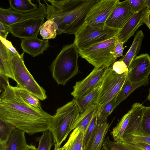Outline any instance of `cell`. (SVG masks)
<instances>
[{
    "instance_id": "6da1fadb",
    "label": "cell",
    "mask_w": 150,
    "mask_h": 150,
    "mask_svg": "<svg viewBox=\"0 0 150 150\" xmlns=\"http://www.w3.org/2000/svg\"><path fill=\"white\" fill-rule=\"evenodd\" d=\"M52 116L26 103L10 84L0 95V119L30 135L49 130Z\"/></svg>"
},
{
    "instance_id": "7a4b0ae2",
    "label": "cell",
    "mask_w": 150,
    "mask_h": 150,
    "mask_svg": "<svg viewBox=\"0 0 150 150\" xmlns=\"http://www.w3.org/2000/svg\"><path fill=\"white\" fill-rule=\"evenodd\" d=\"M99 0H44L47 19L57 25V35L75 34L85 23L87 16Z\"/></svg>"
},
{
    "instance_id": "3957f363",
    "label": "cell",
    "mask_w": 150,
    "mask_h": 150,
    "mask_svg": "<svg viewBox=\"0 0 150 150\" xmlns=\"http://www.w3.org/2000/svg\"><path fill=\"white\" fill-rule=\"evenodd\" d=\"M79 50L73 43L64 46L52 62L50 69L58 85H65L79 71Z\"/></svg>"
},
{
    "instance_id": "277c9868",
    "label": "cell",
    "mask_w": 150,
    "mask_h": 150,
    "mask_svg": "<svg viewBox=\"0 0 150 150\" xmlns=\"http://www.w3.org/2000/svg\"><path fill=\"white\" fill-rule=\"evenodd\" d=\"M80 115L79 108L73 99L59 108L52 116L49 130L53 143L57 147H60L72 130V127Z\"/></svg>"
},
{
    "instance_id": "5b68a950",
    "label": "cell",
    "mask_w": 150,
    "mask_h": 150,
    "mask_svg": "<svg viewBox=\"0 0 150 150\" xmlns=\"http://www.w3.org/2000/svg\"><path fill=\"white\" fill-rule=\"evenodd\" d=\"M8 49L13 80L16 82L17 85L39 100H44L46 99L47 98L46 91L36 81L24 64V52L20 54L15 48L11 50Z\"/></svg>"
},
{
    "instance_id": "8992f818",
    "label": "cell",
    "mask_w": 150,
    "mask_h": 150,
    "mask_svg": "<svg viewBox=\"0 0 150 150\" xmlns=\"http://www.w3.org/2000/svg\"><path fill=\"white\" fill-rule=\"evenodd\" d=\"M117 41L115 36L93 44L79 50V55L94 67L108 68L117 59L113 51Z\"/></svg>"
},
{
    "instance_id": "52a82bcc",
    "label": "cell",
    "mask_w": 150,
    "mask_h": 150,
    "mask_svg": "<svg viewBox=\"0 0 150 150\" xmlns=\"http://www.w3.org/2000/svg\"><path fill=\"white\" fill-rule=\"evenodd\" d=\"M120 30L110 28L105 23L92 26L85 23L75 34L74 43L79 50L113 37Z\"/></svg>"
},
{
    "instance_id": "ba28073f",
    "label": "cell",
    "mask_w": 150,
    "mask_h": 150,
    "mask_svg": "<svg viewBox=\"0 0 150 150\" xmlns=\"http://www.w3.org/2000/svg\"><path fill=\"white\" fill-rule=\"evenodd\" d=\"M128 72L119 74L112 70L111 66L107 68L97 100L98 109L117 97L126 80Z\"/></svg>"
},
{
    "instance_id": "9c48e42d",
    "label": "cell",
    "mask_w": 150,
    "mask_h": 150,
    "mask_svg": "<svg viewBox=\"0 0 150 150\" xmlns=\"http://www.w3.org/2000/svg\"><path fill=\"white\" fill-rule=\"evenodd\" d=\"M120 2L119 0H99L89 11L85 23L92 26L105 23Z\"/></svg>"
},
{
    "instance_id": "30bf717a",
    "label": "cell",
    "mask_w": 150,
    "mask_h": 150,
    "mask_svg": "<svg viewBox=\"0 0 150 150\" xmlns=\"http://www.w3.org/2000/svg\"><path fill=\"white\" fill-rule=\"evenodd\" d=\"M37 1L38 3V9L28 12L16 11L10 8L5 9L0 7V22L9 26L33 18L40 16L46 17L47 13L45 4L42 3L40 0Z\"/></svg>"
},
{
    "instance_id": "8fae6325",
    "label": "cell",
    "mask_w": 150,
    "mask_h": 150,
    "mask_svg": "<svg viewBox=\"0 0 150 150\" xmlns=\"http://www.w3.org/2000/svg\"><path fill=\"white\" fill-rule=\"evenodd\" d=\"M107 68L94 67L83 79L76 82L71 95L78 98L90 93L102 82Z\"/></svg>"
},
{
    "instance_id": "7c38bea8",
    "label": "cell",
    "mask_w": 150,
    "mask_h": 150,
    "mask_svg": "<svg viewBox=\"0 0 150 150\" xmlns=\"http://www.w3.org/2000/svg\"><path fill=\"white\" fill-rule=\"evenodd\" d=\"M45 17H35L12 24L9 25L10 33L21 39L37 37Z\"/></svg>"
},
{
    "instance_id": "4fadbf2b",
    "label": "cell",
    "mask_w": 150,
    "mask_h": 150,
    "mask_svg": "<svg viewBox=\"0 0 150 150\" xmlns=\"http://www.w3.org/2000/svg\"><path fill=\"white\" fill-rule=\"evenodd\" d=\"M150 74V56L147 54L137 56L129 68L127 77L131 81L137 82L148 77Z\"/></svg>"
},
{
    "instance_id": "5bb4252c",
    "label": "cell",
    "mask_w": 150,
    "mask_h": 150,
    "mask_svg": "<svg viewBox=\"0 0 150 150\" xmlns=\"http://www.w3.org/2000/svg\"><path fill=\"white\" fill-rule=\"evenodd\" d=\"M133 14L129 0L120 1L107 18L105 24L110 28L120 30Z\"/></svg>"
},
{
    "instance_id": "9a60e30c",
    "label": "cell",
    "mask_w": 150,
    "mask_h": 150,
    "mask_svg": "<svg viewBox=\"0 0 150 150\" xmlns=\"http://www.w3.org/2000/svg\"><path fill=\"white\" fill-rule=\"evenodd\" d=\"M148 10L145 7L134 13L116 35L118 41L125 43L134 35L137 29L144 23V18Z\"/></svg>"
},
{
    "instance_id": "2e32d148",
    "label": "cell",
    "mask_w": 150,
    "mask_h": 150,
    "mask_svg": "<svg viewBox=\"0 0 150 150\" xmlns=\"http://www.w3.org/2000/svg\"><path fill=\"white\" fill-rule=\"evenodd\" d=\"M21 47L23 52L35 57L43 53L49 46L48 40L38 37L21 39Z\"/></svg>"
},
{
    "instance_id": "e0dca14e",
    "label": "cell",
    "mask_w": 150,
    "mask_h": 150,
    "mask_svg": "<svg viewBox=\"0 0 150 150\" xmlns=\"http://www.w3.org/2000/svg\"><path fill=\"white\" fill-rule=\"evenodd\" d=\"M110 126L107 121L98 124L85 150H100Z\"/></svg>"
},
{
    "instance_id": "ac0fdd59",
    "label": "cell",
    "mask_w": 150,
    "mask_h": 150,
    "mask_svg": "<svg viewBox=\"0 0 150 150\" xmlns=\"http://www.w3.org/2000/svg\"><path fill=\"white\" fill-rule=\"evenodd\" d=\"M0 74L14 80L9 49L4 41L0 39Z\"/></svg>"
},
{
    "instance_id": "d6986e66",
    "label": "cell",
    "mask_w": 150,
    "mask_h": 150,
    "mask_svg": "<svg viewBox=\"0 0 150 150\" xmlns=\"http://www.w3.org/2000/svg\"><path fill=\"white\" fill-rule=\"evenodd\" d=\"M149 78L148 77L139 81L133 82L127 77L117 97L116 107L137 88L147 85L149 82Z\"/></svg>"
},
{
    "instance_id": "ffe728a7",
    "label": "cell",
    "mask_w": 150,
    "mask_h": 150,
    "mask_svg": "<svg viewBox=\"0 0 150 150\" xmlns=\"http://www.w3.org/2000/svg\"><path fill=\"white\" fill-rule=\"evenodd\" d=\"M25 133L23 131L15 129L6 142V150H25L28 145Z\"/></svg>"
},
{
    "instance_id": "44dd1931",
    "label": "cell",
    "mask_w": 150,
    "mask_h": 150,
    "mask_svg": "<svg viewBox=\"0 0 150 150\" xmlns=\"http://www.w3.org/2000/svg\"><path fill=\"white\" fill-rule=\"evenodd\" d=\"M101 83L86 95L79 98H74L73 100L79 108L80 114L83 113L92 105L96 103Z\"/></svg>"
},
{
    "instance_id": "7402d4cb",
    "label": "cell",
    "mask_w": 150,
    "mask_h": 150,
    "mask_svg": "<svg viewBox=\"0 0 150 150\" xmlns=\"http://www.w3.org/2000/svg\"><path fill=\"white\" fill-rule=\"evenodd\" d=\"M144 38V35L142 30L137 31L130 47L124 56L120 59L125 62L128 68L132 61L137 56Z\"/></svg>"
},
{
    "instance_id": "603a6c76",
    "label": "cell",
    "mask_w": 150,
    "mask_h": 150,
    "mask_svg": "<svg viewBox=\"0 0 150 150\" xmlns=\"http://www.w3.org/2000/svg\"><path fill=\"white\" fill-rule=\"evenodd\" d=\"M84 131L79 128L73 130L63 146V150H82Z\"/></svg>"
},
{
    "instance_id": "cb8c5ba5",
    "label": "cell",
    "mask_w": 150,
    "mask_h": 150,
    "mask_svg": "<svg viewBox=\"0 0 150 150\" xmlns=\"http://www.w3.org/2000/svg\"><path fill=\"white\" fill-rule=\"evenodd\" d=\"M98 111V106L96 103L90 106L79 117L73 125L72 130L79 128L83 130L84 133L94 115Z\"/></svg>"
},
{
    "instance_id": "d4e9b609",
    "label": "cell",
    "mask_w": 150,
    "mask_h": 150,
    "mask_svg": "<svg viewBox=\"0 0 150 150\" xmlns=\"http://www.w3.org/2000/svg\"><path fill=\"white\" fill-rule=\"evenodd\" d=\"M131 112L130 110L123 116L115 127L113 128L111 134L114 141L120 142L122 140L123 135L130 119Z\"/></svg>"
},
{
    "instance_id": "484cf974",
    "label": "cell",
    "mask_w": 150,
    "mask_h": 150,
    "mask_svg": "<svg viewBox=\"0 0 150 150\" xmlns=\"http://www.w3.org/2000/svg\"><path fill=\"white\" fill-rule=\"evenodd\" d=\"M11 8L16 11L28 12L37 10L38 6L30 0H10L9 1Z\"/></svg>"
},
{
    "instance_id": "4316f807",
    "label": "cell",
    "mask_w": 150,
    "mask_h": 150,
    "mask_svg": "<svg viewBox=\"0 0 150 150\" xmlns=\"http://www.w3.org/2000/svg\"><path fill=\"white\" fill-rule=\"evenodd\" d=\"M57 24L52 20L47 19L41 26L40 34L44 40L54 39L57 35Z\"/></svg>"
},
{
    "instance_id": "83f0119b",
    "label": "cell",
    "mask_w": 150,
    "mask_h": 150,
    "mask_svg": "<svg viewBox=\"0 0 150 150\" xmlns=\"http://www.w3.org/2000/svg\"><path fill=\"white\" fill-rule=\"evenodd\" d=\"M134 135L150 137V106L145 107L140 126Z\"/></svg>"
},
{
    "instance_id": "f1b7e54d",
    "label": "cell",
    "mask_w": 150,
    "mask_h": 150,
    "mask_svg": "<svg viewBox=\"0 0 150 150\" xmlns=\"http://www.w3.org/2000/svg\"><path fill=\"white\" fill-rule=\"evenodd\" d=\"M117 97L106 103L99 109H98V124L107 121L108 117L116 108Z\"/></svg>"
},
{
    "instance_id": "f546056e",
    "label": "cell",
    "mask_w": 150,
    "mask_h": 150,
    "mask_svg": "<svg viewBox=\"0 0 150 150\" xmlns=\"http://www.w3.org/2000/svg\"><path fill=\"white\" fill-rule=\"evenodd\" d=\"M15 89L22 98L27 103L38 108H42L39 99L32 94L17 85Z\"/></svg>"
},
{
    "instance_id": "4dcf8cb0",
    "label": "cell",
    "mask_w": 150,
    "mask_h": 150,
    "mask_svg": "<svg viewBox=\"0 0 150 150\" xmlns=\"http://www.w3.org/2000/svg\"><path fill=\"white\" fill-rule=\"evenodd\" d=\"M35 139L38 142L37 150H50L54 144L52 135L50 130L43 132L42 135L36 138Z\"/></svg>"
},
{
    "instance_id": "1f68e13d",
    "label": "cell",
    "mask_w": 150,
    "mask_h": 150,
    "mask_svg": "<svg viewBox=\"0 0 150 150\" xmlns=\"http://www.w3.org/2000/svg\"><path fill=\"white\" fill-rule=\"evenodd\" d=\"M98 113L96 112L84 134L82 150H85L89 141L98 124Z\"/></svg>"
},
{
    "instance_id": "d6a6232c",
    "label": "cell",
    "mask_w": 150,
    "mask_h": 150,
    "mask_svg": "<svg viewBox=\"0 0 150 150\" xmlns=\"http://www.w3.org/2000/svg\"><path fill=\"white\" fill-rule=\"evenodd\" d=\"M16 128L13 125L0 119V142L6 143Z\"/></svg>"
},
{
    "instance_id": "836d02e7",
    "label": "cell",
    "mask_w": 150,
    "mask_h": 150,
    "mask_svg": "<svg viewBox=\"0 0 150 150\" xmlns=\"http://www.w3.org/2000/svg\"><path fill=\"white\" fill-rule=\"evenodd\" d=\"M103 150H132L120 142L111 140L108 136L104 140Z\"/></svg>"
},
{
    "instance_id": "e575fe53",
    "label": "cell",
    "mask_w": 150,
    "mask_h": 150,
    "mask_svg": "<svg viewBox=\"0 0 150 150\" xmlns=\"http://www.w3.org/2000/svg\"><path fill=\"white\" fill-rule=\"evenodd\" d=\"M121 142L132 143H143L150 145V137L129 135L123 137Z\"/></svg>"
},
{
    "instance_id": "d590c367",
    "label": "cell",
    "mask_w": 150,
    "mask_h": 150,
    "mask_svg": "<svg viewBox=\"0 0 150 150\" xmlns=\"http://www.w3.org/2000/svg\"><path fill=\"white\" fill-rule=\"evenodd\" d=\"M111 66L112 70L118 74H122L128 71V68L127 65L124 62L120 59L115 61Z\"/></svg>"
},
{
    "instance_id": "8d00e7d4",
    "label": "cell",
    "mask_w": 150,
    "mask_h": 150,
    "mask_svg": "<svg viewBox=\"0 0 150 150\" xmlns=\"http://www.w3.org/2000/svg\"><path fill=\"white\" fill-rule=\"evenodd\" d=\"M129 3L131 10L134 13L146 7L145 0H129Z\"/></svg>"
},
{
    "instance_id": "74e56055",
    "label": "cell",
    "mask_w": 150,
    "mask_h": 150,
    "mask_svg": "<svg viewBox=\"0 0 150 150\" xmlns=\"http://www.w3.org/2000/svg\"><path fill=\"white\" fill-rule=\"evenodd\" d=\"M123 42L117 41L114 47L113 54L116 58L123 56V53L124 49Z\"/></svg>"
},
{
    "instance_id": "f35d334b",
    "label": "cell",
    "mask_w": 150,
    "mask_h": 150,
    "mask_svg": "<svg viewBox=\"0 0 150 150\" xmlns=\"http://www.w3.org/2000/svg\"><path fill=\"white\" fill-rule=\"evenodd\" d=\"M8 78V77L0 74V95L4 92L7 87L10 84Z\"/></svg>"
},
{
    "instance_id": "ab89813d",
    "label": "cell",
    "mask_w": 150,
    "mask_h": 150,
    "mask_svg": "<svg viewBox=\"0 0 150 150\" xmlns=\"http://www.w3.org/2000/svg\"><path fill=\"white\" fill-rule=\"evenodd\" d=\"M0 38L6 40L8 34L10 33L9 26L0 22Z\"/></svg>"
},
{
    "instance_id": "60d3db41",
    "label": "cell",
    "mask_w": 150,
    "mask_h": 150,
    "mask_svg": "<svg viewBox=\"0 0 150 150\" xmlns=\"http://www.w3.org/2000/svg\"><path fill=\"white\" fill-rule=\"evenodd\" d=\"M124 145L132 150H144L134 143L125 142H120Z\"/></svg>"
},
{
    "instance_id": "b9f144b4",
    "label": "cell",
    "mask_w": 150,
    "mask_h": 150,
    "mask_svg": "<svg viewBox=\"0 0 150 150\" xmlns=\"http://www.w3.org/2000/svg\"><path fill=\"white\" fill-rule=\"evenodd\" d=\"M144 23L145 24L150 30V10H148L145 15Z\"/></svg>"
},
{
    "instance_id": "7bdbcfd3",
    "label": "cell",
    "mask_w": 150,
    "mask_h": 150,
    "mask_svg": "<svg viewBox=\"0 0 150 150\" xmlns=\"http://www.w3.org/2000/svg\"><path fill=\"white\" fill-rule=\"evenodd\" d=\"M144 150H150V145L143 143H134Z\"/></svg>"
},
{
    "instance_id": "ee69618b",
    "label": "cell",
    "mask_w": 150,
    "mask_h": 150,
    "mask_svg": "<svg viewBox=\"0 0 150 150\" xmlns=\"http://www.w3.org/2000/svg\"><path fill=\"white\" fill-rule=\"evenodd\" d=\"M6 143L0 142V150H6Z\"/></svg>"
},
{
    "instance_id": "f6af8a7d",
    "label": "cell",
    "mask_w": 150,
    "mask_h": 150,
    "mask_svg": "<svg viewBox=\"0 0 150 150\" xmlns=\"http://www.w3.org/2000/svg\"><path fill=\"white\" fill-rule=\"evenodd\" d=\"M25 150H37V149L35 146L32 144L28 145Z\"/></svg>"
},
{
    "instance_id": "bcb514c9",
    "label": "cell",
    "mask_w": 150,
    "mask_h": 150,
    "mask_svg": "<svg viewBox=\"0 0 150 150\" xmlns=\"http://www.w3.org/2000/svg\"><path fill=\"white\" fill-rule=\"evenodd\" d=\"M146 6L148 10L150 9V0H145Z\"/></svg>"
},
{
    "instance_id": "7dc6e473",
    "label": "cell",
    "mask_w": 150,
    "mask_h": 150,
    "mask_svg": "<svg viewBox=\"0 0 150 150\" xmlns=\"http://www.w3.org/2000/svg\"><path fill=\"white\" fill-rule=\"evenodd\" d=\"M54 150H63L62 147H57V146L54 144Z\"/></svg>"
},
{
    "instance_id": "c3c4849f",
    "label": "cell",
    "mask_w": 150,
    "mask_h": 150,
    "mask_svg": "<svg viewBox=\"0 0 150 150\" xmlns=\"http://www.w3.org/2000/svg\"><path fill=\"white\" fill-rule=\"evenodd\" d=\"M147 100L150 102V88L149 89V92L147 97Z\"/></svg>"
},
{
    "instance_id": "681fc988",
    "label": "cell",
    "mask_w": 150,
    "mask_h": 150,
    "mask_svg": "<svg viewBox=\"0 0 150 150\" xmlns=\"http://www.w3.org/2000/svg\"></svg>"
}]
</instances>
